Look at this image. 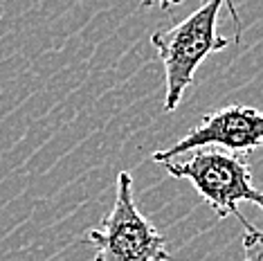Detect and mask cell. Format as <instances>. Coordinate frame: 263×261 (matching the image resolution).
Listing matches in <instances>:
<instances>
[{
  "label": "cell",
  "instance_id": "3",
  "mask_svg": "<svg viewBox=\"0 0 263 261\" xmlns=\"http://www.w3.org/2000/svg\"><path fill=\"white\" fill-rule=\"evenodd\" d=\"M115 185L112 212L83 239L95 248V261H171L166 239L137 210L133 176L119 171Z\"/></svg>",
  "mask_w": 263,
  "mask_h": 261
},
{
  "label": "cell",
  "instance_id": "5",
  "mask_svg": "<svg viewBox=\"0 0 263 261\" xmlns=\"http://www.w3.org/2000/svg\"><path fill=\"white\" fill-rule=\"evenodd\" d=\"M243 250H245V257L241 261H263V234L259 228L245 230Z\"/></svg>",
  "mask_w": 263,
  "mask_h": 261
},
{
  "label": "cell",
  "instance_id": "1",
  "mask_svg": "<svg viewBox=\"0 0 263 261\" xmlns=\"http://www.w3.org/2000/svg\"><path fill=\"white\" fill-rule=\"evenodd\" d=\"M225 5L236 25L234 41H238L241 39V21H238V11L234 9L232 0H205L182 23L164 29V32L151 34V43L164 63V113H173L180 106L182 95L194 81L198 65L209 54L225 50L230 45V41L216 32L218 14Z\"/></svg>",
  "mask_w": 263,
  "mask_h": 261
},
{
  "label": "cell",
  "instance_id": "4",
  "mask_svg": "<svg viewBox=\"0 0 263 261\" xmlns=\"http://www.w3.org/2000/svg\"><path fill=\"white\" fill-rule=\"evenodd\" d=\"M263 144V115L254 106L232 104L209 113L173 146L153 153V162H169L196 149L220 146L232 153H252Z\"/></svg>",
  "mask_w": 263,
  "mask_h": 261
},
{
  "label": "cell",
  "instance_id": "6",
  "mask_svg": "<svg viewBox=\"0 0 263 261\" xmlns=\"http://www.w3.org/2000/svg\"><path fill=\"white\" fill-rule=\"evenodd\" d=\"M182 3H187V0H142V7H160L164 11H171L173 7H178Z\"/></svg>",
  "mask_w": 263,
  "mask_h": 261
},
{
  "label": "cell",
  "instance_id": "2",
  "mask_svg": "<svg viewBox=\"0 0 263 261\" xmlns=\"http://www.w3.org/2000/svg\"><path fill=\"white\" fill-rule=\"evenodd\" d=\"M166 174L173 178H184L194 189L209 203L218 218H236L245 230L254 225L238 212L241 203H252L263 207V196L254 187L250 164L243 153L216 151V149H196L187 158H173L162 162Z\"/></svg>",
  "mask_w": 263,
  "mask_h": 261
}]
</instances>
